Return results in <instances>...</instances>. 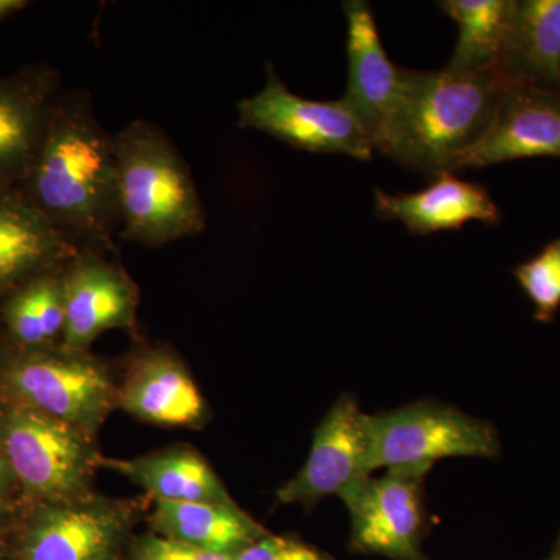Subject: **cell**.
Listing matches in <instances>:
<instances>
[{"mask_svg": "<svg viewBox=\"0 0 560 560\" xmlns=\"http://www.w3.org/2000/svg\"><path fill=\"white\" fill-rule=\"evenodd\" d=\"M18 190L79 250L117 256L120 217L114 136L86 91H61Z\"/></svg>", "mask_w": 560, "mask_h": 560, "instance_id": "6da1fadb", "label": "cell"}, {"mask_svg": "<svg viewBox=\"0 0 560 560\" xmlns=\"http://www.w3.org/2000/svg\"><path fill=\"white\" fill-rule=\"evenodd\" d=\"M499 66L481 70H410L407 92L378 153L430 175L453 162L492 127L511 88Z\"/></svg>", "mask_w": 560, "mask_h": 560, "instance_id": "7a4b0ae2", "label": "cell"}, {"mask_svg": "<svg viewBox=\"0 0 560 560\" xmlns=\"http://www.w3.org/2000/svg\"><path fill=\"white\" fill-rule=\"evenodd\" d=\"M119 241L161 248L206 230V212L183 154L165 131L135 120L114 135Z\"/></svg>", "mask_w": 560, "mask_h": 560, "instance_id": "3957f363", "label": "cell"}, {"mask_svg": "<svg viewBox=\"0 0 560 560\" xmlns=\"http://www.w3.org/2000/svg\"><path fill=\"white\" fill-rule=\"evenodd\" d=\"M370 469L429 474L447 458H497L500 438L492 423L438 401H416L368 415Z\"/></svg>", "mask_w": 560, "mask_h": 560, "instance_id": "277c9868", "label": "cell"}, {"mask_svg": "<svg viewBox=\"0 0 560 560\" xmlns=\"http://www.w3.org/2000/svg\"><path fill=\"white\" fill-rule=\"evenodd\" d=\"M13 478L44 504L91 495L102 455L95 438L61 420L14 405L0 423Z\"/></svg>", "mask_w": 560, "mask_h": 560, "instance_id": "5b68a950", "label": "cell"}, {"mask_svg": "<svg viewBox=\"0 0 560 560\" xmlns=\"http://www.w3.org/2000/svg\"><path fill=\"white\" fill-rule=\"evenodd\" d=\"M20 407L61 420L95 438L117 407V386L108 368L88 352L62 346L20 350L2 372Z\"/></svg>", "mask_w": 560, "mask_h": 560, "instance_id": "8992f818", "label": "cell"}, {"mask_svg": "<svg viewBox=\"0 0 560 560\" xmlns=\"http://www.w3.org/2000/svg\"><path fill=\"white\" fill-rule=\"evenodd\" d=\"M238 127L316 154H342L371 161L374 147L355 114L341 98L316 102L293 94L283 84L275 66L267 62L264 90L237 103Z\"/></svg>", "mask_w": 560, "mask_h": 560, "instance_id": "52a82bcc", "label": "cell"}, {"mask_svg": "<svg viewBox=\"0 0 560 560\" xmlns=\"http://www.w3.org/2000/svg\"><path fill=\"white\" fill-rule=\"evenodd\" d=\"M139 504L91 495L44 504L18 544L16 560H127Z\"/></svg>", "mask_w": 560, "mask_h": 560, "instance_id": "ba28073f", "label": "cell"}, {"mask_svg": "<svg viewBox=\"0 0 560 560\" xmlns=\"http://www.w3.org/2000/svg\"><path fill=\"white\" fill-rule=\"evenodd\" d=\"M371 475L368 415L352 394H345L320 420L304 466L280 486L276 499L307 510L327 497L348 503Z\"/></svg>", "mask_w": 560, "mask_h": 560, "instance_id": "9c48e42d", "label": "cell"}, {"mask_svg": "<svg viewBox=\"0 0 560 560\" xmlns=\"http://www.w3.org/2000/svg\"><path fill=\"white\" fill-rule=\"evenodd\" d=\"M425 474L386 470L370 478L346 504L350 515V550L393 560H425Z\"/></svg>", "mask_w": 560, "mask_h": 560, "instance_id": "30bf717a", "label": "cell"}, {"mask_svg": "<svg viewBox=\"0 0 560 560\" xmlns=\"http://www.w3.org/2000/svg\"><path fill=\"white\" fill-rule=\"evenodd\" d=\"M114 257L80 250L62 268V348L88 352L92 342L105 331L135 330L139 289Z\"/></svg>", "mask_w": 560, "mask_h": 560, "instance_id": "8fae6325", "label": "cell"}, {"mask_svg": "<svg viewBox=\"0 0 560 560\" xmlns=\"http://www.w3.org/2000/svg\"><path fill=\"white\" fill-rule=\"evenodd\" d=\"M348 36V88L341 101L355 114L374 151L388 132L407 92L410 69L389 60L383 47L377 22L364 0L342 2Z\"/></svg>", "mask_w": 560, "mask_h": 560, "instance_id": "7c38bea8", "label": "cell"}, {"mask_svg": "<svg viewBox=\"0 0 560 560\" xmlns=\"http://www.w3.org/2000/svg\"><path fill=\"white\" fill-rule=\"evenodd\" d=\"M529 158H560V90L511 84L492 127L451 172Z\"/></svg>", "mask_w": 560, "mask_h": 560, "instance_id": "4fadbf2b", "label": "cell"}, {"mask_svg": "<svg viewBox=\"0 0 560 560\" xmlns=\"http://www.w3.org/2000/svg\"><path fill=\"white\" fill-rule=\"evenodd\" d=\"M60 92V72L49 65L0 79V189H16L27 178Z\"/></svg>", "mask_w": 560, "mask_h": 560, "instance_id": "5bb4252c", "label": "cell"}, {"mask_svg": "<svg viewBox=\"0 0 560 560\" xmlns=\"http://www.w3.org/2000/svg\"><path fill=\"white\" fill-rule=\"evenodd\" d=\"M117 407L132 418L160 427H200L208 405L189 370L173 350L142 346L132 353Z\"/></svg>", "mask_w": 560, "mask_h": 560, "instance_id": "9a60e30c", "label": "cell"}, {"mask_svg": "<svg viewBox=\"0 0 560 560\" xmlns=\"http://www.w3.org/2000/svg\"><path fill=\"white\" fill-rule=\"evenodd\" d=\"M375 213L382 220L400 221L411 235L459 231L471 221L495 226L501 212L489 190L453 172L434 175L429 187L412 194H388L375 187Z\"/></svg>", "mask_w": 560, "mask_h": 560, "instance_id": "2e32d148", "label": "cell"}, {"mask_svg": "<svg viewBox=\"0 0 560 560\" xmlns=\"http://www.w3.org/2000/svg\"><path fill=\"white\" fill-rule=\"evenodd\" d=\"M18 189H0V301L79 254Z\"/></svg>", "mask_w": 560, "mask_h": 560, "instance_id": "e0dca14e", "label": "cell"}, {"mask_svg": "<svg viewBox=\"0 0 560 560\" xmlns=\"http://www.w3.org/2000/svg\"><path fill=\"white\" fill-rule=\"evenodd\" d=\"M497 66L512 84L560 90V0L514 2Z\"/></svg>", "mask_w": 560, "mask_h": 560, "instance_id": "ac0fdd59", "label": "cell"}, {"mask_svg": "<svg viewBox=\"0 0 560 560\" xmlns=\"http://www.w3.org/2000/svg\"><path fill=\"white\" fill-rule=\"evenodd\" d=\"M101 467L128 478L154 500L235 503L208 460L191 448H168L131 459H109L102 456Z\"/></svg>", "mask_w": 560, "mask_h": 560, "instance_id": "d6986e66", "label": "cell"}, {"mask_svg": "<svg viewBox=\"0 0 560 560\" xmlns=\"http://www.w3.org/2000/svg\"><path fill=\"white\" fill-rule=\"evenodd\" d=\"M153 533L215 555L235 556L268 530L237 503H178L154 500Z\"/></svg>", "mask_w": 560, "mask_h": 560, "instance_id": "ffe728a7", "label": "cell"}, {"mask_svg": "<svg viewBox=\"0 0 560 560\" xmlns=\"http://www.w3.org/2000/svg\"><path fill=\"white\" fill-rule=\"evenodd\" d=\"M62 268L22 283L0 301L7 334L20 350L55 348L65 331Z\"/></svg>", "mask_w": 560, "mask_h": 560, "instance_id": "44dd1931", "label": "cell"}, {"mask_svg": "<svg viewBox=\"0 0 560 560\" xmlns=\"http://www.w3.org/2000/svg\"><path fill=\"white\" fill-rule=\"evenodd\" d=\"M438 5L458 25V40L445 69L464 72L495 66L514 2L442 0Z\"/></svg>", "mask_w": 560, "mask_h": 560, "instance_id": "7402d4cb", "label": "cell"}, {"mask_svg": "<svg viewBox=\"0 0 560 560\" xmlns=\"http://www.w3.org/2000/svg\"><path fill=\"white\" fill-rule=\"evenodd\" d=\"M534 307V319L550 324L560 308V235L512 271Z\"/></svg>", "mask_w": 560, "mask_h": 560, "instance_id": "603a6c76", "label": "cell"}, {"mask_svg": "<svg viewBox=\"0 0 560 560\" xmlns=\"http://www.w3.org/2000/svg\"><path fill=\"white\" fill-rule=\"evenodd\" d=\"M127 560H234V556L200 550L150 530L143 536L132 537Z\"/></svg>", "mask_w": 560, "mask_h": 560, "instance_id": "cb8c5ba5", "label": "cell"}, {"mask_svg": "<svg viewBox=\"0 0 560 560\" xmlns=\"http://www.w3.org/2000/svg\"><path fill=\"white\" fill-rule=\"evenodd\" d=\"M234 560H335L296 537L265 534L234 556Z\"/></svg>", "mask_w": 560, "mask_h": 560, "instance_id": "d4e9b609", "label": "cell"}, {"mask_svg": "<svg viewBox=\"0 0 560 560\" xmlns=\"http://www.w3.org/2000/svg\"><path fill=\"white\" fill-rule=\"evenodd\" d=\"M28 5H31V2H27V0H0V24L10 20L20 11L27 9Z\"/></svg>", "mask_w": 560, "mask_h": 560, "instance_id": "484cf974", "label": "cell"}, {"mask_svg": "<svg viewBox=\"0 0 560 560\" xmlns=\"http://www.w3.org/2000/svg\"><path fill=\"white\" fill-rule=\"evenodd\" d=\"M13 480L14 478L10 470L9 460H7L2 444H0V500H2L3 493L7 492L10 482Z\"/></svg>", "mask_w": 560, "mask_h": 560, "instance_id": "4316f807", "label": "cell"}, {"mask_svg": "<svg viewBox=\"0 0 560 560\" xmlns=\"http://www.w3.org/2000/svg\"><path fill=\"white\" fill-rule=\"evenodd\" d=\"M547 560H560V536L558 541H556L555 548H552L550 558Z\"/></svg>", "mask_w": 560, "mask_h": 560, "instance_id": "83f0119b", "label": "cell"}, {"mask_svg": "<svg viewBox=\"0 0 560 560\" xmlns=\"http://www.w3.org/2000/svg\"><path fill=\"white\" fill-rule=\"evenodd\" d=\"M3 522V508H2V501H0V526H2Z\"/></svg>", "mask_w": 560, "mask_h": 560, "instance_id": "f1b7e54d", "label": "cell"}]
</instances>
